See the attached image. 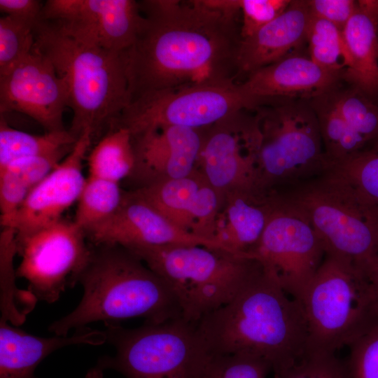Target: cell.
Returning <instances> with one entry per match:
<instances>
[{"mask_svg": "<svg viewBox=\"0 0 378 378\" xmlns=\"http://www.w3.org/2000/svg\"><path fill=\"white\" fill-rule=\"evenodd\" d=\"M124 197L119 183L88 176L77 202L74 222L85 232L110 218Z\"/></svg>", "mask_w": 378, "mask_h": 378, "instance_id": "obj_30", "label": "cell"}, {"mask_svg": "<svg viewBox=\"0 0 378 378\" xmlns=\"http://www.w3.org/2000/svg\"><path fill=\"white\" fill-rule=\"evenodd\" d=\"M69 107L67 85L51 62L33 48L8 73L0 76V112L18 111L38 122L47 132L64 130Z\"/></svg>", "mask_w": 378, "mask_h": 378, "instance_id": "obj_15", "label": "cell"}, {"mask_svg": "<svg viewBox=\"0 0 378 378\" xmlns=\"http://www.w3.org/2000/svg\"><path fill=\"white\" fill-rule=\"evenodd\" d=\"M349 347L350 378H378V322Z\"/></svg>", "mask_w": 378, "mask_h": 378, "instance_id": "obj_36", "label": "cell"}, {"mask_svg": "<svg viewBox=\"0 0 378 378\" xmlns=\"http://www.w3.org/2000/svg\"><path fill=\"white\" fill-rule=\"evenodd\" d=\"M307 42L309 58L343 78L349 61L342 30L329 21L311 15Z\"/></svg>", "mask_w": 378, "mask_h": 378, "instance_id": "obj_32", "label": "cell"}, {"mask_svg": "<svg viewBox=\"0 0 378 378\" xmlns=\"http://www.w3.org/2000/svg\"><path fill=\"white\" fill-rule=\"evenodd\" d=\"M278 191L306 216L326 254L351 262L370 279L378 256V217L346 183L326 172Z\"/></svg>", "mask_w": 378, "mask_h": 378, "instance_id": "obj_7", "label": "cell"}, {"mask_svg": "<svg viewBox=\"0 0 378 378\" xmlns=\"http://www.w3.org/2000/svg\"><path fill=\"white\" fill-rule=\"evenodd\" d=\"M43 6L37 0H0V10L5 15L33 24L41 20Z\"/></svg>", "mask_w": 378, "mask_h": 378, "instance_id": "obj_41", "label": "cell"}, {"mask_svg": "<svg viewBox=\"0 0 378 378\" xmlns=\"http://www.w3.org/2000/svg\"><path fill=\"white\" fill-rule=\"evenodd\" d=\"M114 356L101 358L99 369H113L127 378H203L209 353L195 325L178 317L125 329L106 324Z\"/></svg>", "mask_w": 378, "mask_h": 378, "instance_id": "obj_9", "label": "cell"}, {"mask_svg": "<svg viewBox=\"0 0 378 378\" xmlns=\"http://www.w3.org/2000/svg\"><path fill=\"white\" fill-rule=\"evenodd\" d=\"M195 325L209 353L258 356L270 364L275 378H282L307 350L302 303L263 269L230 302Z\"/></svg>", "mask_w": 378, "mask_h": 378, "instance_id": "obj_2", "label": "cell"}, {"mask_svg": "<svg viewBox=\"0 0 378 378\" xmlns=\"http://www.w3.org/2000/svg\"><path fill=\"white\" fill-rule=\"evenodd\" d=\"M255 111L260 141L259 187L286 188L328 169L314 110L305 100L274 102Z\"/></svg>", "mask_w": 378, "mask_h": 378, "instance_id": "obj_8", "label": "cell"}, {"mask_svg": "<svg viewBox=\"0 0 378 378\" xmlns=\"http://www.w3.org/2000/svg\"><path fill=\"white\" fill-rule=\"evenodd\" d=\"M35 25L8 15L0 18V76L31 53L35 42Z\"/></svg>", "mask_w": 378, "mask_h": 378, "instance_id": "obj_33", "label": "cell"}, {"mask_svg": "<svg viewBox=\"0 0 378 378\" xmlns=\"http://www.w3.org/2000/svg\"><path fill=\"white\" fill-rule=\"evenodd\" d=\"M78 282L83 298L71 312L50 325L54 335H68L95 321L109 324L141 317L157 323L182 317L166 282L121 246L101 245L92 251Z\"/></svg>", "mask_w": 378, "mask_h": 378, "instance_id": "obj_3", "label": "cell"}, {"mask_svg": "<svg viewBox=\"0 0 378 378\" xmlns=\"http://www.w3.org/2000/svg\"><path fill=\"white\" fill-rule=\"evenodd\" d=\"M276 199L277 190L227 195L217 221L214 240L232 253L249 258L248 253L260 239Z\"/></svg>", "mask_w": 378, "mask_h": 378, "instance_id": "obj_22", "label": "cell"}, {"mask_svg": "<svg viewBox=\"0 0 378 378\" xmlns=\"http://www.w3.org/2000/svg\"><path fill=\"white\" fill-rule=\"evenodd\" d=\"M89 176L119 183L136 167L132 135L121 126H113L87 158Z\"/></svg>", "mask_w": 378, "mask_h": 378, "instance_id": "obj_27", "label": "cell"}, {"mask_svg": "<svg viewBox=\"0 0 378 378\" xmlns=\"http://www.w3.org/2000/svg\"><path fill=\"white\" fill-rule=\"evenodd\" d=\"M160 276L195 324L230 302L261 270L255 260L196 244L125 248Z\"/></svg>", "mask_w": 378, "mask_h": 378, "instance_id": "obj_5", "label": "cell"}, {"mask_svg": "<svg viewBox=\"0 0 378 378\" xmlns=\"http://www.w3.org/2000/svg\"><path fill=\"white\" fill-rule=\"evenodd\" d=\"M311 18L307 1H292L277 18L249 37L241 40L237 78H246L264 66L292 55L304 42Z\"/></svg>", "mask_w": 378, "mask_h": 378, "instance_id": "obj_20", "label": "cell"}, {"mask_svg": "<svg viewBox=\"0 0 378 378\" xmlns=\"http://www.w3.org/2000/svg\"><path fill=\"white\" fill-rule=\"evenodd\" d=\"M248 255L289 296L301 302L326 252L306 216L283 200L277 190L263 233Z\"/></svg>", "mask_w": 378, "mask_h": 378, "instance_id": "obj_11", "label": "cell"}, {"mask_svg": "<svg viewBox=\"0 0 378 378\" xmlns=\"http://www.w3.org/2000/svg\"><path fill=\"white\" fill-rule=\"evenodd\" d=\"M204 130L164 126L132 136L135 169L150 182L190 175L197 170Z\"/></svg>", "mask_w": 378, "mask_h": 378, "instance_id": "obj_19", "label": "cell"}, {"mask_svg": "<svg viewBox=\"0 0 378 378\" xmlns=\"http://www.w3.org/2000/svg\"><path fill=\"white\" fill-rule=\"evenodd\" d=\"M370 280L372 283L373 284L374 288L377 291V293L378 295V256H377V261L375 262V265L374 266V268L370 275Z\"/></svg>", "mask_w": 378, "mask_h": 378, "instance_id": "obj_42", "label": "cell"}, {"mask_svg": "<svg viewBox=\"0 0 378 378\" xmlns=\"http://www.w3.org/2000/svg\"><path fill=\"white\" fill-rule=\"evenodd\" d=\"M328 92L311 99L310 104L318 119L329 169L371 146L346 124L333 104Z\"/></svg>", "mask_w": 378, "mask_h": 378, "instance_id": "obj_25", "label": "cell"}, {"mask_svg": "<svg viewBox=\"0 0 378 378\" xmlns=\"http://www.w3.org/2000/svg\"><path fill=\"white\" fill-rule=\"evenodd\" d=\"M341 78L309 56L293 54L250 74L239 85L255 110L274 102L311 100L335 88Z\"/></svg>", "mask_w": 378, "mask_h": 378, "instance_id": "obj_18", "label": "cell"}, {"mask_svg": "<svg viewBox=\"0 0 378 378\" xmlns=\"http://www.w3.org/2000/svg\"><path fill=\"white\" fill-rule=\"evenodd\" d=\"M146 22L123 57L130 103L144 95L236 82L239 0H147Z\"/></svg>", "mask_w": 378, "mask_h": 378, "instance_id": "obj_1", "label": "cell"}, {"mask_svg": "<svg viewBox=\"0 0 378 378\" xmlns=\"http://www.w3.org/2000/svg\"><path fill=\"white\" fill-rule=\"evenodd\" d=\"M245 111L205 129L204 133L199 171L224 196L261 190L258 166L259 130L255 116L246 115Z\"/></svg>", "mask_w": 378, "mask_h": 378, "instance_id": "obj_13", "label": "cell"}, {"mask_svg": "<svg viewBox=\"0 0 378 378\" xmlns=\"http://www.w3.org/2000/svg\"><path fill=\"white\" fill-rule=\"evenodd\" d=\"M64 154L35 156L16 160L0 170L16 174L32 190L66 156Z\"/></svg>", "mask_w": 378, "mask_h": 378, "instance_id": "obj_39", "label": "cell"}, {"mask_svg": "<svg viewBox=\"0 0 378 378\" xmlns=\"http://www.w3.org/2000/svg\"><path fill=\"white\" fill-rule=\"evenodd\" d=\"M349 64L343 79L370 97L378 92V1L359 0L342 30Z\"/></svg>", "mask_w": 378, "mask_h": 378, "instance_id": "obj_23", "label": "cell"}, {"mask_svg": "<svg viewBox=\"0 0 378 378\" xmlns=\"http://www.w3.org/2000/svg\"><path fill=\"white\" fill-rule=\"evenodd\" d=\"M34 48L52 64L66 82L73 111L69 130L76 139L87 130L92 136L114 125L130 104L123 52L81 42L57 24L40 20Z\"/></svg>", "mask_w": 378, "mask_h": 378, "instance_id": "obj_4", "label": "cell"}, {"mask_svg": "<svg viewBox=\"0 0 378 378\" xmlns=\"http://www.w3.org/2000/svg\"><path fill=\"white\" fill-rule=\"evenodd\" d=\"M98 246L196 244L230 252L218 241L203 238L175 225L134 192L125 194L118 209L108 219L85 232Z\"/></svg>", "mask_w": 378, "mask_h": 378, "instance_id": "obj_16", "label": "cell"}, {"mask_svg": "<svg viewBox=\"0 0 378 378\" xmlns=\"http://www.w3.org/2000/svg\"><path fill=\"white\" fill-rule=\"evenodd\" d=\"M76 139L69 131L46 132L35 135L12 128L4 115L0 118V169L24 158L68 155Z\"/></svg>", "mask_w": 378, "mask_h": 378, "instance_id": "obj_26", "label": "cell"}, {"mask_svg": "<svg viewBox=\"0 0 378 378\" xmlns=\"http://www.w3.org/2000/svg\"><path fill=\"white\" fill-rule=\"evenodd\" d=\"M244 110H253L238 82L191 85L144 95L123 110L114 126L132 136L164 126L207 129Z\"/></svg>", "mask_w": 378, "mask_h": 378, "instance_id": "obj_10", "label": "cell"}, {"mask_svg": "<svg viewBox=\"0 0 378 378\" xmlns=\"http://www.w3.org/2000/svg\"><path fill=\"white\" fill-rule=\"evenodd\" d=\"M86 234L74 221L61 219L22 239H16L22 258L18 277L29 283L38 300L57 301L67 288L78 282L92 253Z\"/></svg>", "mask_w": 378, "mask_h": 378, "instance_id": "obj_12", "label": "cell"}, {"mask_svg": "<svg viewBox=\"0 0 378 378\" xmlns=\"http://www.w3.org/2000/svg\"><path fill=\"white\" fill-rule=\"evenodd\" d=\"M282 378H350L346 361L335 353L307 351Z\"/></svg>", "mask_w": 378, "mask_h": 378, "instance_id": "obj_35", "label": "cell"}, {"mask_svg": "<svg viewBox=\"0 0 378 378\" xmlns=\"http://www.w3.org/2000/svg\"><path fill=\"white\" fill-rule=\"evenodd\" d=\"M326 172L346 183L363 204L378 217V144L330 166Z\"/></svg>", "mask_w": 378, "mask_h": 378, "instance_id": "obj_29", "label": "cell"}, {"mask_svg": "<svg viewBox=\"0 0 378 378\" xmlns=\"http://www.w3.org/2000/svg\"><path fill=\"white\" fill-rule=\"evenodd\" d=\"M292 0H239L241 38L251 36L280 15Z\"/></svg>", "mask_w": 378, "mask_h": 378, "instance_id": "obj_38", "label": "cell"}, {"mask_svg": "<svg viewBox=\"0 0 378 378\" xmlns=\"http://www.w3.org/2000/svg\"><path fill=\"white\" fill-rule=\"evenodd\" d=\"M307 328V351L335 353L378 322V295L369 277L351 262L330 254L301 302Z\"/></svg>", "mask_w": 378, "mask_h": 378, "instance_id": "obj_6", "label": "cell"}, {"mask_svg": "<svg viewBox=\"0 0 378 378\" xmlns=\"http://www.w3.org/2000/svg\"><path fill=\"white\" fill-rule=\"evenodd\" d=\"M209 354L203 378H266L272 371L267 360L254 355Z\"/></svg>", "mask_w": 378, "mask_h": 378, "instance_id": "obj_34", "label": "cell"}, {"mask_svg": "<svg viewBox=\"0 0 378 378\" xmlns=\"http://www.w3.org/2000/svg\"><path fill=\"white\" fill-rule=\"evenodd\" d=\"M30 188L13 172L0 170V222L2 228L14 229L16 217Z\"/></svg>", "mask_w": 378, "mask_h": 378, "instance_id": "obj_37", "label": "cell"}, {"mask_svg": "<svg viewBox=\"0 0 378 378\" xmlns=\"http://www.w3.org/2000/svg\"><path fill=\"white\" fill-rule=\"evenodd\" d=\"M41 20L81 42L119 52L134 43L146 22L134 0H48Z\"/></svg>", "mask_w": 378, "mask_h": 378, "instance_id": "obj_14", "label": "cell"}, {"mask_svg": "<svg viewBox=\"0 0 378 378\" xmlns=\"http://www.w3.org/2000/svg\"><path fill=\"white\" fill-rule=\"evenodd\" d=\"M339 90L328 94L346 124L371 147L378 144V106L371 97L358 88Z\"/></svg>", "mask_w": 378, "mask_h": 378, "instance_id": "obj_31", "label": "cell"}, {"mask_svg": "<svg viewBox=\"0 0 378 378\" xmlns=\"http://www.w3.org/2000/svg\"><path fill=\"white\" fill-rule=\"evenodd\" d=\"M0 320V378H36L38 365L55 351L70 345H100L106 342L104 331L88 327L71 335L43 337L28 334Z\"/></svg>", "mask_w": 378, "mask_h": 378, "instance_id": "obj_21", "label": "cell"}, {"mask_svg": "<svg viewBox=\"0 0 378 378\" xmlns=\"http://www.w3.org/2000/svg\"><path fill=\"white\" fill-rule=\"evenodd\" d=\"M15 253V230L2 228L0 234V320L18 326L25 321L38 299L29 290H19L16 286L17 274L13 267Z\"/></svg>", "mask_w": 378, "mask_h": 378, "instance_id": "obj_28", "label": "cell"}, {"mask_svg": "<svg viewBox=\"0 0 378 378\" xmlns=\"http://www.w3.org/2000/svg\"><path fill=\"white\" fill-rule=\"evenodd\" d=\"M357 1L354 0H308L312 15L324 19L342 30L354 13Z\"/></svg>", "mask_w": 378, "mask_h": 378, "instance_id": "obj_40", "label": "cell"}, {"mask_svg": "<svg viewBox=\"0 0 378 378\" xmlns=\"http://www.w3.org/2000/svg\"><path fill=\"white\" fill-rule=\"evenodd\" d=\"M92 139L91 130H85L71 151L31 190L16 217V239L62 219L64 211L78 202L86 180L83 162Z\"/></svg>", "mask_w": 378, "mask_h": 378, "instance_id": "obj_17", "label": "cell"}, {"mask_svg": "<svg viewBox=\"0 0 378 378\" xmlns=\"http://www.w3.org/2000/svg\"><path fill=\"white\" fill-rule=\"evenodd\" d=\"M204 181L202 173L196 170L185 177L148 183L133 192L175 225L192 233V211Z\"/></svg>", "mask_w": 378, "mask_h": 378, "instance_id": "obj_24", "label": "cell"}]
</instances>
